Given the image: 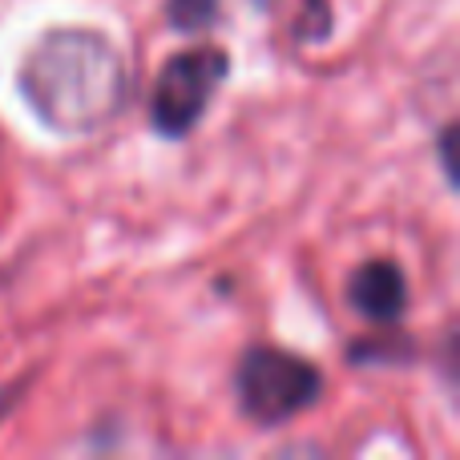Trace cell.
I'll return each mask as SVG.
<instances>
[{
	"mask_svg": "<svg viewBox=\"0 0 460 460\" xmlns=\"http://www.w3.org/2000/svg\"><path fill=\"white\" fill-rule=\"evenodd\" d=\"M453 146H456V126H445L437 137V154H440V166H445V178L456 186V158H453Z\"/></svg>",
	"mask_w": 460,
	"mask_h": 460,
	"instance_id": "cell-7",
	"label": "cell"
},
{
	"mask_svg": "<svg viewBox=\"0 0 460 460\" xmlns=\"http://www.w3.org/2000/svg\"><path fill=\"white\" fill-rule=\"evenodd\" d=\"M259 4H270V0H259Z\"/></svg>",
	"mask_w": 460,
	"mask_h": 460,
	"instance_id": "cell-8",
	"label": "cell"
},
{
	"mask_svg": "<svg viewBox=\"0 0 460 460\" xmlns=\"http://www.w3.org/2000/svg\"><path fill=\"white\" fill-rule=\"evenodd\" d=\"M129 65L97 29H49L21 61V93L53 134L89 137L126 113Z\"/></svg>",
	"mask_w": 460,
	"mask_h": 460,
	"instance_id": "cell-1",
	"label": "cell"
},
{
	"mask_svg": "<svg viewBox=\"0 0 460 460\" xmlns=\"http://www.w3.org/2000/svg\"><path fill=\"white\" fill-rule=\"evenodd\" d=\"M218 4H223V0H166V21H170V29L194 37V32L215 29Z\"/></svg>",
	"mask_w": 460,
	"mask_h": 460,
	"instance_id": "cell-5",
	"label": "cell"
},
{
	"mask_svg": "<svg viewBox=\"0 0 460 460\" xmlns=\"http://www.w3.org/2000/svg\"><path fill=\"white\" fill-rule=\"evenodd\" d=\"M335 29V16L327 0H303V13L295 21V37L299 40H327Z\"/></svg>",
	"mask_w": 460,
	"mask_h": 460,
	"instance_id": "cell-6",
	"label": "cell"
},
{
	"mask_svg": "<svg viewBox=\"0 0 460 460\" xmlns=\"http://www.w3.org/2000/svg\"><path fill=\"white\" fill-rule=\"evenodd\" d=\"M348 299L364 319H372L376 327H392L404 319L408 311V279L400 270V262L392 259H372L364 267L351 270L348 279Z\"/></svg>",
	"mask_w": 460,
	"mask_h": 460,
	"instance_id": "cell-4",
	"label": "cell"
},
{
	"mask_svg": "<svg viewBox=\"0 0 460 460\" xmlns=\"http://www.w3.org/2000/svg\"><path fill=\"white\" fill-rule=\"evenodd\" d=\"M230 77V53L218 45H194L174 53L158 73L150 121L162 137H186L207 118L215 93Z\"/></svg>",
	"mask_w": 460,
	"mask_h": 460,
	"instance_id": "cell-3",
	"label": "cell"
},
{
	"mask_svg": "<svg viewBox=\"0 0 460 460\" xmlns=\"http://www.w3.org/2000/svg\"><path fill=\"white\" fill-rule=\"evenodd\" d=\"M234 396L246 420L275 429V424H287L299 412H307L323 396V372L295 351L259 343L238 356Z\"/></svg>",
	"mask_w": 460,
	"mask_h": 460,
	"instance_id": "cell-2",
	"label": "cell"
}]
</instances>
